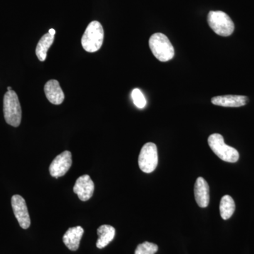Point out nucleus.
<instances>
[{
  "label": "nucleus",
  "mask_w": 254,
  "mask_h": 254,
  "mask_svg": "<svg viewBox=\"0 0 254 254\" xmlns=\"http://www.w3.org/2000/svg\"><path fill=\"white\" fill-rule=\"evenodd\" d=\"M131 98L133 103L137 108H139V109H143L145 108L147 102L141 90L138 89V88L133 89L131 92Z\"/></svg>",
  "instance_id": "obj_18"
},
{
  "label": "nucleus",
  "mask_w": 254,
  "mask_h": 254,
  "mask_svg": "<svg viewBox=\"0 0 254 254\" xmlns=\"http://www.w3.org/2000/svg\"><path fill=\"white\" fill-rule=\"evenodd\" d=\"M208 184L205 179L200 177L197 179L194 185V196L197 204L200 208H206L210 202Z\"/></svg>",
  "instance_id": "obj_12"
},
{
  "label": "nucleus",
  "mask_w": 254,
  "mask_h": 254,
  "mask_svg": "<svg viewBox=\"0 0 254 254\" xmlns=\"http://www.w3.org/2000/svg\"><path fill=\"white\" fill-rule=\"evenodd\" d=\"M249 99L244 95H227L213 97L211 103L218 106L226 108H239L244 106L248 103Z\"/></svg>",
  "instance_id": "obj_10"
},
{
  "label": "nucleus",
  "mask_w": 254,
  "mask_h": 254,
  "mask_svg": "<svg viewBox=\"0 0 254 254\" xmlns=\"http://www.w3.org/2000/svg\"><path fill=\"white\" fill-rule=\"evenodd\" d=\"M235 200L230 195H224L220 203V213L221 218L225 220H228L235 213Z\"/></svg>",
  "instance_id": "obj_16"
},
{
  "label": "nucleus",
  "mask_w": 254,
  "mask_h": 254,
  "mask_svg": "<svg viewBox=\"0 0 254 254\" xmlns=\"http://www.w3.org/2000/svg\"><path fill=\"white\" fill-rule=\"evenodd\" d=\"M104 30L101 23L93 21L87 26L81 38V45L88 53L98 51L103 46Z\"/></svg>",
  "instance_id": "obj_1"
},
{
  "label": "nucleus",
  "mask_w": 254,
  "mask_h": 254,
  "mask_svg": "<svg viewBox=\"0 0 254 254\" xmlns=\"http://www.w3.org/2000/svg\"><path fill=\"white\" fill-rule=\"evenodd\" d=\"M72 165L71 152L65 150L53 160L50 166V173L52 177L59 178L63 177Z\"/></svg>",
  "instance_id": "obj_7"
},
{
  "label": "nucleus",
  "mask_w": 254,
  "mask_h": 254,
  "mask_svg": "<svg viewBox=\"0 0 254 254\" xmlns=\"http://www.w3.org/2000/svg\"><path fill=\"white\" fill-rule=\"evenodd\" d=\"M84 233V230L81 226L71 227L65 232L63 242L68 250L75 252L79 247L80 241Z\"/></svg>",
  "instance_id": "obj_13"
},
{
  "label": "nucleus",
  "mask_w": 254,
  "mask_h": 254,
  "mask_svg": "<svg viewBox=\"0 0 254 254\" xmlns=\"http://www.w3.org/2000/svg\"><path fill=\"white\" fill-rule=\"evenodd\" d=\"M11 206L20 226L24 230L29 228L31 225V218L24 198L19 195H13L11 198Z\"/></svg>",
  "instance_id": "obj_8"
},
{
  "label": "nucleus",
  "mask_w": 254,
  "mask_h": 254,
  "mask_svg": "<svg viewBox=\"0 0 254 254\" xmlns=\"http://www.w3.org/2000/svg\"><path fill=\"white\" fill-rule=\"evenodd\" d=\"M55 41V36L49 33L43 36L36 46V54L38 59L41 62L46 61L47 53Z\"/></svg>",
  "instance_id": "obj_15"
},
{
  "label": "nucleus",
  "mask_w": 254,
  "mask_h": 254,
  "mask_svg": "<svg viewBox=\"0 0 254 254\" xmlns=\"http://www.w3.org/2000/svg\"><path fill=\"white\" fill-rule=\"evenodd\" d=\"M208 23L217 35L227 37L235 31V24L230 16L222 11H211L208 15Z\"/></svg>",
  "instance_id": "obj_5"
},
{
  "label": "nucleus",
  "mask_w": 254,
  "mask_h": 254,
  "mask_svg": "<svg viewBox=\"0 0 254 254\" xmlns=\"http://www.w3.org/2000/svg\"><path fill=\"white\" fill-rule=\"evenodd\" d=\"M158 251V245L145 242L138 245L135 251V254H155Z\"/></svg>",
  "instance_id": "obj_17"
},
{
  "label": "nucleus",
  "mask_w": 254,
  "mask_h": 254,
  "mask_svg": "<svg viewBox=\"0 0 254 254\" xmlns=\"http://www.w3.org/2000/svg\"><path fill=\"white\" fill-rule=\"evenodd\" d=\"M46 98L52 104H62L64 100V93L60 87L59 81L55 79L48 81L44 86Z\"/></svg>",
  "instance_id": "obj_11"
},
{
  "label": "nucleus",
  "mask_w": 254,
  "mask_h": 254,
  "mask_svg": "<svg viewBox=\"0 0 254 254\" xmlns=\"http://www.w3.org/2000/svg\"><path fill=\"white\" fill-rule=\"evenodd\" d=\"M158 163V148L155 143H145L138 156V166L145 173H151L156 169Z\"/></svg>",
  "instance_id": "obj_6"
},
{
  "label": "nucleus",
  "mask_w": 254,
  "mask_h": 254,
  "mask_svg": "<svg viewBox=\"0 0 254 254\" xmlns=\"http://www.w3.org/2000/svg\"><path fill=\"white\" fill-rule=\"evenodd\" d=\"M208 143L213 153L223 161L231 163L238 161L240 158L239 152L233 147L225 144L222 135L219 133L210 135L208 137Z\"/></svg>",
  "instance_id": "obj_4"
},
{
  "label": "nucleus",
  "mask_w": 254,
  "mask_h": 254,
  "mask_svg": "<svg viewBox=\"0 0 254 254\" xmlns=\"http://www.w3.org/2000/svg\"><path fill=\"white\" fill-rule=\"evenodd\" d=\"M94 190V183L88 175L78 177L73 187V192L77 194L78 198L82 201L89 200L93 196Z\"/></svg>",
  "instance_id": "obj_9"
},
{
  "label": "nucleus",
  "mask_w": 254,
  "mask_h": 254,
  "mask_svg": "<svg viewBox=\"0 0 254 254\" xmlns=\"http://www.w3.org/2000/svg\"><path fill=\"white\" fill-rule=\"evenodd\" d=\"M3 111L5 121L14 127L19 126L22 117L21 104L16 92L9 91L4 94L3 101Z\"/></svg>",
  "instance_id": "obj_3"
},
{
  "label": "nucleus",
  "mask_w": 254,
  "mask_h": 254,
  "mask_svg": "<svg viewBox=\"0 0 254 254\" xmlns=\"http://www.w3.org/2000/svg\"><path fill=\"white\" fill-rule=\"evenodd\" d=\"M7 90H8V91H12V88H11V87L8 86Z\"/></svg>",
  "instance_id": "obj_20"
},
{
  "label": "nucleus",
  "mask_w": 254,
  "mask_h": 254,
  "mask_svg": "<svg viewBox=\"0 0 254 254\" xmlns=\"http://www.w3.org/2000/svg\"><path fill=\"white\" fill-rule=\"evenodd\" d=\"M149 47L152 53L160 62L170 61L175 56V49L168 37L163 33H156L149 39Z\"/></svg>",
  "instance_id": "obj_2"
},
{
  "label": "nucleus",
  "mask_w": 254,
  "mask_h": 254,
  "mask_svg": "<svg viewBox=\"0 0 254 254\" xmlns=\"http://www.w3.org/2000/svg\"><path fill=\"white\" fill-rule=\"evenodd\" d=\"M98 239L96 247L98 249H103L107 247L115 238V229L111 225H103L98 227L97 230Z\"/></svg>",
  "instance_id": "obj_14"
},
{
  "label": "nucleus",
  "mask_w": 254,
  "mask_h": 254,
  "mask_svg": "<svg viewBox=\"0 0 254 254\" xmlns=\"http://www.w3.org/2000/svg\"><path fill=\"white\" fill-rule=\"evenodd\" d=\"M48 33H49L50 35H52V36H55L56 31H55V30L53 29V28H50Z\"/></svg>",
  "instance_id": "obj_19"
}]
</instances>
